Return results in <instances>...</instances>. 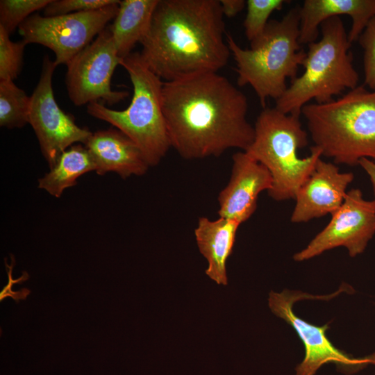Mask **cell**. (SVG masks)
<instances>
[{
	"instance_id": "cell-1",
	"label": "cell",
	"mask_w": 375,
	"mask_h": 375,
	"mask_svg": "<svg viewBox=\"0 0 375 375\" xmlns=\"http://www.w3.org/2000/svg\"><path fill=\"white\" fill-rule=\"evenodd\" d=\"M162 105L171 147L184 159L244 151L253 140L246 96L217 72L164 82Z\"/></svg>"
},
{
	"instance_id": "cell-2",
	"label": "cell",
	"mask_w": 375,
	"mask_h": 375,
	"mask_svg": "<svg viewBox=\"0 0 375 375\" xmlns=\"http://www.w3.org/2000/svg\"><path fill=\"white\" fill-rule=\"evenodd\" d=\"M219 0H159L140 56L164 82L217 72L231 52Z\"/></svg>"
},
{
	"instance_id": "cell-3",
	"label": "cell",
	"mask_w": 375,
	"mask_h": 375,
	"mask_svg": "<svg viewBox=\"0 0 375 375\" xmlns=\"http://www.w3.org/2000/svg\"><path fill=\"white\" fill-rule=\"evenodd\" d=\"M299 8H292L281 20H269L262 33L242 49L233 36L226 40L235 63L239 86L249 85L260 105L268 98L279 99L288 88L287 78L297 77L306 53L299 42Z\"/></svg>"
},
{
	"instance_id": "cell-4",
	"label": "cell",
	"mask_w": 375,
	"mask_h": 375,
	"mask_svg": "<svg viewBox=\"0 0 375 375\" xmlns=\"http://www.w3.org/2000/svg\"><path fill=\"white\" fill-rule=\"evenodd\" d=\"M301 114L322 156L349 166L362 158L375 162V90L357 86L337 99L308 103Z\"/></svg>"
},
{
	"instance_id": "cell-5",
	"label": "cell",
	"mask_w": 375,
	"mask_h": 375,
	"mask_svg": "<svg viewBox=\"0 0 375 375\" xmlns=\"http://www.w3.org/2000/svg\"><path fill=\"white\" fill-rule=\"evenodd\" d=\"M322 38L308 44L303 73L291 81L276 106L285 114L300 116L303 107L315 100L324 103L346 89L356 88L358 74L353 67L351 42L338 16L320 25Z\"/></svg>"
},
{
	"instance_id": "cell-6",
	"label": "cell",
	"mask_w": 375,
	"mask_h": 375,
	"mask_svg": "<svg viewBox=\"0 0 375 375\" xmlns=\"http://www.w3.org/2000/svg\"><path fill=\"white\" fill-rule=\"evenodd\" d=\"M253 126V140L244 151L269 172L272 186L269 196L278 201L294 199L322 156V151L313 146L308 156L300 158L298 151L308 140L299 116L275 107L263 108Z\"/></svg>"
},
{
	"instance_id": "cell-7",
	"label": "cell",
	"mask_w": 375,
	"mask_h": 375,
	"mask_svg": "<svg viewBox=\"0 0 375 375\" xmlns=\"http://www.w3.org/2000/svg\"><path fill=\"white\" fill-rule=\"evenodd\" d=\"M133 85L131 102L124 110H115L94 101L88 113L124 133L140 148L149 167L159 164L171 147L162 111L164 81L145 64L139 52L120 58Z\"/></svg>"
},
{
	"instance_id": "cell-8",
	"label": "cell",
	"mask_w": 375,
	"mask_h": 375,
	"mask_svg": "<svg viewBox=\"0 0 375 375\" xmlns=\"http://www.w3.org/2000/svg\"><path fill=\"white\" fill-rule=\"evenodd\" d=\"M119 3L97 10L54 17L33 14L19 26V33L26 44H42L53 51L56 66L67 65L115 19Z\"/></svg>"
},
{
	"instance_id": "cell-9",
	"label": "cell",
	"mask_w": 375,
	"mask_h": 375,
	"mask_svg": "<svg viewBox=\"0 0 375 375\" xmlns=\"http://www.w3.org/2000/svg\"><path fill=\"white\" fill-rule=\"evenodd\" d=\"M342 292L326 296H313L300 292L285 290L280 293L272 291L269 297V307L272 312L292 326L305 347L303 360L296 367L295 375H315L324 365L333 363L338 370L352 374L364 369L369 364L375 365V354L364 358H355L336 348L326 336L328 324L318 326L308 323L297 316L293 311L296 301L310 298L329 299Z\"/></svg>"
},
{
	"instance_id": "cell-10",
	"label": "cell",
	"mask_w": 375,
	"mask_h": 375,
	"mask_svg": "<svg viewBox=\"0 0 375 375\" xmlns=\"http://www.w3.org/2000/svg\"><path fill=\"white\" fill-rule=\"evenodd\" d=\"M119 57L110 28H105L67 65L65 83L68 96L78 106L102 99L109 106L128 96L111 89V78Z\"/></svg>"
},
{
	"instance_id": "cell-11",
	"label": "cell",
	"mask_w": 375,
	"mask_h": 375,
	"mask_svg": "<svg viewBox=\"0 0 375 375\" xmlns=\"http://www.w3.org/2000/svg\"><path fill=\"white\" fill-rule=\"evenodd\" d=\"M56 67L48 56H44L38 83L31 96L28 119L50 169L69 147L75 142L85 144L92 134L87 128L78 126L57 104L52 87Z\"/></svg>"
},
{
	"instance_id": "cell-12",
	"label": "cell",
	"mask_w": 375,
	"mask_h": 375,
	"mask_svg": "<svg viewBox=\"0 0 375 375\" xmlns=\"http://www.w3.org/2000/svg\"><path fill=\"white\" fill-rule=\"evenodd\" d=\"M374 234L375 203L365 200L360 190L351 189L329 223L293 258L306 260L338 247H344L355 257L365 251Z\"/></svg>"
},
{
	"instance_id": "cell-13",
	"label": "cell",
	"mask_w": 375,
	"mask_h": 375,
	"mask_svg": "<svg viewBox=\"0 0 375 375\" xmlns=\"http://www.w3.org/2000/svg\"><path fill=\"white\" fill-rule=\"evenodd\" d=\"M231 174L228 184L218 195L219 217L242 224L257 208L258 195L272 186L268 169L245 151L233 154Z\"/></svg>"
},
{
	"instance_id": "cell-14",
	"label": "cell",
	"mask_w": 375,
	"mask_h": 375,
	"mask_svg": "<svg viewBox=\"0 0 375 375\" xmlns=\"http://www.w3.org/2000/svg\"><path fill=\"white\" fill-rule=\"evenodd\" d=\"M353 178V173L340 172L335 164L320 158L296 194L291 222H306L334 213L342 204Z\"/></svg>"
},
{
	"instance_id": "cell-15",
	"label": "cell",
	"mask_w": 375,
	"mask_h": 375,
	"mask_svg": "<svg viewBox=\"0 0 375 375\" xmlns=\"http://www.w3.org/2000/svg\"><path fill=\"white\" fill-rule=\"evenodd\" d=\"M99 175L115 172L123 178L142 176L149 165L140 148L118 129L92 133L85 144Z\"/></svg>"
},
{
	"instance_id": "cell-16",
	"label": "cell",
	"mask_w": 375,
	"mask_h": 375,
	"mask_svg": "<svg viewBox=\"0 0 375 375\" xmlns=\"http://www.w3.org/2000/svg\"><path fill=\"white\" fill-rule=\"evenodd\" d=\"M341 15L351 17L348 33L351 43L358 40L366 26L375 16V0H306L299 8V42L316 41L319 26L325 20Z\"/></svg>"
},
{
	"instance_id": "cell-17",
	"label": "cell",
	"mask_w": 375,
	"mask_h": 375,
	"mask_svg": "<svg viewBox=\"0 0 375 375\" xmlns=\"http://www.w3.org/2000/svg\"><path fill=\"white\" fill-rule=\"evenodd\" d=\"M240 225L221 217L215 220L201 217L194 229L199 251L208 263L206 274L219 285L228 284L226 260L232 253Z\"/></svg>"
},
{
	"instance_id": "cell-18",
	"label": "cell",
	"mask_w": 375,
	"mask_h": 375,
	"mask_svg": "<svg viewBox=\"0 0 375 375\" xmlns=\"http://www.w3.org/2000/svg\"><path fill=\"white\" fill-rule=\"evenodd\" d=\"M159 0H123L110 26L120 58L131 54L135 45L147 34Z\"/></svg>"
},
{
	"instance_id": "cell-19",
	"label": "cell",
	"mask_w": 375,
	"mask_h": 375,
	"mask_svg": "<svg viewBox=\"0 0 375 375\" xmlns=\"http://www.w3.org/2000/svg\"><path fill=\"white\" fill-rule=\"evenodd\" d=\"M95 171V165L85 147L72 145L58 158L55 165L38 180V188L59 198L64 190L76 185L78 178Z\"/></svg>"
},
{
	"instance_id": "cell-20",
	"label": "cell",
	"mask_w": 375,
	"mask_h": 375,
	"mask_svg": "<svg viewBox=\"0 0 375 375\" xmlns=\"http://www.w3.org/2000/svg\"><path fill=\"white\" fill-rule=\"evenodd\" d=\"M31 97L12 80H0V126L22 128L28 123Z\"/></svg>"
},
{
	"instance_id": "cell-21",
	"label": "cell",
	"mask_w": 375,
	"mask_h": 375,
	"mask_svg": "<svg viewBox=\"0 0 375 375\" xmlns=\"http://www.w3.org/2000/svg\"><path fill=\"white\" fill-rule=\"evenodd\" d=\"M285 0H247L246 1L247 15L244 22L247 38L251 42L265 29L269 18L275 10H281Z\"/></svg>"
},
{
	"instance_id": "cell-22",
	"label": "cell",
	"mask_w": 375,
	"mask_h": 375,
	"mask_svg": "<svg viewBox=\"0 0 375 375\" xmlns=\"http://www.w3.org/2000/svg\"><path fill=\"white\" fill-rule=\"evenodd\" d=\"M51 0H1L0 26L10 35L36 10L44 9Z\"/></svg>"
},
{
	"instance_id": "cell-23",
	"label": "cell",
	"mask_w": 375,
	"mask_h": 375,
	"mask_svg": "<svg viewBox=\"0 0 375 375\" xmlns=\"http://www.w3.org/2000/svg\"><path fill=\"white\" fill-rule=\"evenodd\" d=\"M26 44L23 40L12 41L10 35L0 26V80L14 81L18 76Z\"/></svg>"
},
{
	"instance_id": "cell-24",
	"label": "cell",
	"mask_w": 375,
	"mask_h": 375,
	"mask_svg": "<svg viewBox=\"0 0 375 375\" xmlns=\"http://www.w3.org/2000/svg\"><path fill=\"white\" fill-rule=\"evenodd\" d=\"M119 1L118 0H51L44 8V16L54 17L97 10Z\"/></svg>"
},
{
	"instance_id": "cell-25",
	"label": "cell",
	"mask_w": 375,
	"mask_h": 375,
	"mask_svg": "<svg viewBox=\"0 0 375 375\" xmlns=\"http://www.w3.org/2000/svg\"><path fill=\"white\" fill-rule=\"evenodd\" d=\"M364 50L365 85L375 90V16L358 39Z\"/></svg>"
},
{
	"instance_id": "cell-26",
	"label": "cell",
	"mask_w": 375,
	"mask_h": 375,
	"mask_svg": "<svg viewBox=\"0 0 375 375\" xmlns=\"http://www.w3.org/2000/svg\"><path fill=\"white\" fill-rule=\"evenodd\" d=\"M12 263L8 265L6 259L5 260L6 272L8 278V282L0 292V301H1L6 297L12 298L17 303L20 300H25L27 296L31 293V290L27 288H22L18 291H13L12 287L15 284L22 283L27 281L29 276L26 272H24L22 275L17 279H13L12 276V269L15 265V258L11 255Z\"/></svg>"
},
{
	"instance_id": "cell-27",
	"label": "cell",
	"mask_w": 375,
	"mask_h": 375,
	"mask_svg": "<svg viewBox=\"0 0 375 375\" xmlns=\"http://www.w3.org/2000/svg\"><path fill=\"white\" fill-rule=\"evenodd\" d=\"M224 17L231 18L240 12L246 6L244 0H219Z\"/></svg>"
},
{
	"instance_id": "cell-28",
	"label": "cell",
	"mask_w": 375,
	"mask_h": 375,
	"mask_svg": "<svg viewBox=\"0 0 375 375\" xmlns=\"http://www.w3.org/2000/svg\"><path fill=\"white\" fill-rule=\"evenodd\" d=\"M358 165L367 174L374 193V202L375 203V162L368 158H362L360 160Z\"/></svg>"
}]
</instances>
